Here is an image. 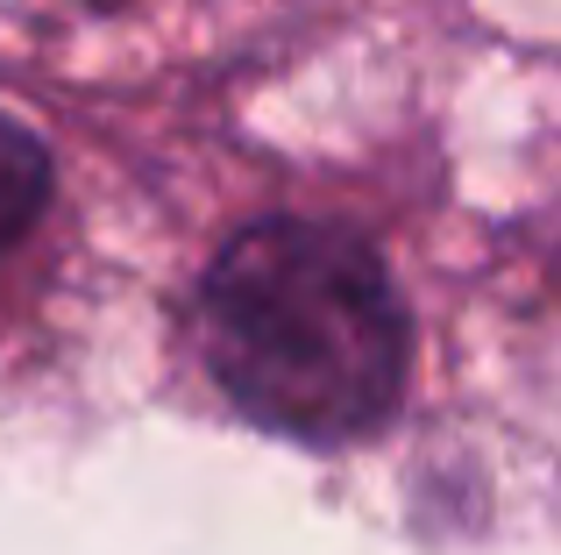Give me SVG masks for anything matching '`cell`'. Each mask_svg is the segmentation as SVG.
<instances>
[{
  "mask_svg": "<svg viewBox=\"0 0 561 555\" xmlns=\"http://www.w3.org/2000/svg\"><path fill=\"white\" fill-rule=\"evenodd\" d=\"M43 200H50V150L22 122L0 114V250L36 228Z\"/></svg>",
  "mask_w": 561,
  "mask_h": 555,
  "instance_id": "7a4b0ae2",
  "label": "cell"
},
{
  "mask_svg": "<svg viewBox=\"0 0 561 555\" xmlns=\"http://www.w3.org/2000/svg\"><path fill=\"white\" fill-rule=\"evenodd\" d=\"M199 314L220 392L285 442H363L405 392V306L348 228L263 222L234 236L206 271Z\"/></svg>",
  "mask_w": 561,
  "mask_h": 555,
  "instance_id": "6da1fadb",
  "label": "cell"
}]
</instances>
